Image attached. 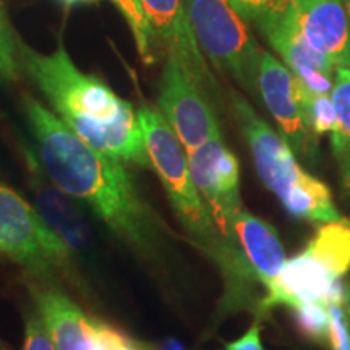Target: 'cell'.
Here are the masks:
<instances>
[{"label":"cell","mask_w":350,"mask_h":350,"mask_svg":"<svg viewBox=\"0 0 350 350\" xmlns=\"http://www.w3.org/2000/svg\"><path fill=\"white\" fill-rule=\"evenodd\" d=\"M345 310H347L349 313V321H350V284L347 286V299H345Z\"/></svg>","instance_id":"cell-28"},{"label":"cell","mask_w":350,"mask_h":350,"mask_svg":"<svg viewBox=\"0 0 350 350\" xmlns=\"http://www.w3.org/2000/svg\"><path fill=\"white\" fill-rule=\"evenodd\" d=\"M329 347L331 350H350V321L344 305L329 304Z\"/></svg>","instance_id":"cell-25"},{"label":"cell","mask_w":350,"mask_h":350,"mask_svg":"<svg viewBox=\"0 0 350 350\" xmlns=\"http://www.w3.org/2000/svg\"><path fill=\"white\" fill-rule=\"evenodd\" d=\"M33 295L57 350H91L94 319L77 301L52 286L34 287Z\"/></svg>","instance_id":"cell-15"},{"label":"cell","mask_w":350,"mask_h":350,"mask_svg":"<svg viewBox=\"0 0 350 350\" xmlns=\"http://www.w3.org/2000/svg\"><path fill=\"white\" fill-rule=\"evenodd\" d=\"M297 329L305 339L319 345H329V308L323 301H304L292 306Z\"/></svg>","instance_id":"cell-20"},{"label":"cell","mask_w":350,"mask_h":350,"mask_svg":"<svg viewBox=\"0 0 350 350\" xmlns=\"http://www.w3.org/2000/svg\"><path fill=\"white\" fill-rule=\"evenodd\" d=\"M304 112L308 130L314 137L332 133L338 124V113H336L331 94L306 93L304 99Z\"/></svg>","instance_id":"cell-22"},{"label":"cell","mask_w":350,"mask_h":350,"mask_svg":"<svg viewBox=\"0 0 350 350\" xmlns=\"http://www.w3.org/2000/svg\"><path fill=\"white\" fill-rule=\"evenodd\" d=\"M342 3H344L345 13H347V16H349V21H350V0H342Z\"/></svg>","instance_id":"cell-30"},{"label":"cell","mask_w":350,"mask_h":350,"mask_svg":"<svg viewBox=\"0 0 350 350\" xmlns=\"http://www.w3.org/2000/svg\"><path fill=\"white\" fill-rule=\"evenodd\" d=\"M151 169L154 170L170 208L193 243L217 265L224 279L222 312H235L253 295V282L260 281L240 243L227 240L195 185L187 151L157 107L143 104L137 109Z\"/></svg>","instance_id":"cell-3"},{"label":"cell","mask_w":350,"mask_h":350,"mask_svg":"<svg viewBox=\"0 0 350 350\" xmlns=\"http://www.w3.org/2000/svg\"><path fill=\"white\" fill-rule=\"evenodd\" d=\"M64 3H70V5H75V3H81V2H91V0H62Z\"/></svg>","instance_id":"cell-29"},{"label":"cell","mask_w":350,"mask_h":350,"mask_svg":"<svg viewBox=\"0 0 350 350\" xmlns=\"http://www.w3.org/2000/svg\"><path fill=\"white\" fill-rule=\"evenodd\" d=\"M258 91L292 151L306 163L317 164L318 143L308 130L304 112L308 91L281 60L265 51H261L258 68Z\"/></svg>","instance_id":"cell-8"},{"label":"cell","mask_w":350,"mask_h":350,"mask_svg":"<svg viewBox=\"0 0 350 350\" xmlns=\"http://www.w3.org/2000/svg\"><path fill=\"white\" fill-rule=\"evenodd\" d=\"M21 72L46 98L51 111L96 151L125 164L151 169L138 113L103 78L80 70L62 41L42 54L18 39Z\"/></svg>","instance_id":"cell-2"},{"label":"cell","mask_w":350,"mask_h":350,"mask_svg":"<svg viewBox=\"0 0 350 350\" xmlns=\"http://www.w3.org/2000/svg\"><path fill=\"white\" fill-rule=\"evenodd\" d=\"M20 73L18 38L8 20L5 3L0 0V86L16 81Z\"/></svg>","instance_id":"cell-21"},{"label":"cell","mask_w":350,"mask_h":350,"mask_svg":"<svg viewBox=\"0 0 350 350\" xmlns=\"http://www.w3.org/2000/svg\"><path fill=\"white\" fill-rule=\"evenodd\" d=\"M144 12L150 20L156 42L163 44L165 51L180 57L206 93L217 96L219 86L208 67L206 57L201 52L198 42L188 21L183 0H142Z\"/></svg>","instance_id":"cell-13"},{"label":"cell","mask_w":350,"mask_h":350,"mask_svg":"<svg viewBox=\"0 0 350 350\" xmlns=\"http://www.w3.org/2000/svg\"><path fill=\"white\" fill-rule=\"evenodd\" d=\"M230 100L235 120L250 148L258 175L281 200L284 209L291 216L317 224H349L347 219L336 208L329 188L300 167L295 152L282 135L271 129L243 96L232 91Z\"/></svg>","instance_id":"cell-4"},{"label":"cell","mask_w":350,"mask_h":350,"mask_svg":"<svg viewBox=\"0 0 350 350\" xmlns=\"http://www.w3.org/2000/svg\"><path fill=\"white\" fill-rule=\"evenodd\" d=\"M336 281L339 279L305 248L299 256L286 261L281 273L266 284V297L260 306L261 310H269L275 305L292 308L304 301H323L329 305L331 288Z\"/></svg>","instance_id":"cell-14"},{"label":"cell","mask_w":350,"mask_h":350,"mask_svg":"<svg viewBox=\"0 0 350 350\" xmlns=\"http://www.w3.org/2000/svg\"><path fill=\"white\" fill-rule=\"evenodd\" d=\"M0 350H3V347H2V344H0Z\"/></svg>","instance_id":"cell-31"},{"label":"cell","mask_w":350,"mask_h":350,"mask_svg":"<svg viewBox=\"0 0 350 350\" xmlns=\"http://www.w3.org/2000/svg\"><path fill=\"white\" fill-rule=\"evenodd\" d=\"M227 2L245 21H252L256 25L266 16L286 10L291 0H227Z\"/></svg>","instance_id":"cell-24"},{"label":"cell","mask_w":350,"mask_h":350,"mask_svg":"<svg viewBox=\"0 0 350 350\" xmlns=\"http://www.w3.org/2000/svg\"><path fill=\"white\" fill-rule=\"evenodd\" d=\"M230 227L260 282L266 286L286 265V253L278 232L243 208L234 214Z\"/></svg>","instance_id":"cell-16"},{"label":"cell","mask_w":350,"mask_h":350,"mask_svg":"<svg viewBox=\"0 0 350 350\" xmlns=\"http://www.w3.org/2000/svg\"><path fill=\"white\" fill-rule=\"evenodd\" d=\"M111 2L117 7V10L125 18L126 25L130 26V31L133 34L135 44H137L142 59L148 65L154 62V44L157 42L142 0H111Z\"/></svg>","instance_id":"cell-19"},{"label":"cell","mask_w":350,"mask_h":350,"mask_svg":"<svg viewBox=\"0 0 350 350\" xmlns=\"http://www.w3.org/2000/svg\"><path fill=\"white\" fill-rule=\"evenodd\" d=\"M187 157L195 185L211 209L217 229L229 242L239 243L230 227L234 214L243 208L237 157L227 148L222 135L187 152Z\"/></svg>","instance_id":"cell-9"},{"label":"cell","mask_w":350,"mask_h":350,"mask_svg":"<svg viewBox=\"0 0 350 350\" xmlns=\"http://www.w3.org/2000/svg\"><path fill=\"white\" fill-rule=\"evenodd\" d=\"M331 98L338 113V124L331 133L332 152L342 193L350 201V68H336Z\"/></svg>","instance_id":"cell-17"},{"label":"cell","mask_w":350,"mask_h":350,"mask_svg":"<svg viewBox=\"0 0 350 350\" xmlns=\"http://www.w3.org/2000/svg\"><path fill=\"white\" fill-rule=\"evenodd\" d=\"M258 28L271 47L281 55L286 67L313 94H331L334 65L310 46L292 18L291 8L258 21Z\"/></svg>","instance_id":"cell-11"},{"label":"cell","mask_w":350,"mask_h":350,"mask_svg":"<svg viewBox=\"0 0 350 350\" xmlns=\"http://www.w3.org/2000/svg\"><path fill=\"white\" fill-rule=\"evenodd\" d=\"M91 350H144L137 340L107 323L94 319V339Z\"/></svg>","instance_id":"cell-23"},{"label":"cell","mask_w":350,"mask_h":350,"mask_svg":"<svg viewBox=\"0 0 350 350\" xmlns=\"http://www.w3.org/2000/svg\"><path fill=\"white\" fill-rule=\"evenodd\" d=\"M21 350H57L39 312L29 314L26 319L25 342Z\"/></svg>","instance_id":"cell-26"},{"label":"cell","mask_w":350,"mask_h":350,"mask_svg":"<svg viewBox=\"0 0 350 350\" xmlns=\"http://www.w3.org/2000/svg\"><path fill=\"white\" fill-rule=\"evenodd\" d=\"M23 151L29 170V187L39 214L57 237L67 245L75 261L80 258L90 260L96 252V234L90 211L51 182L33 148L26 146Z\"/></svg>","instance_id":"cell-10"},{"label":"cell","mask_w":350,"mask_h":350,"mask_svg":"<svg viewBox=\"0 0 350 350\" xmlns=\"http://www.w3.org/2000/svg\"><path fill=\"white\" fill-rule=\"evenodd\" d=\"M23 111L33 150L51 182L130 250L154 260L165 242V227L139 195L126 164L93 150L41 100L26 96Z\"/></svg>","instance_id":"cell-1"},{"label":"cell","mask_w":350,"mask_h":350,"mask_svg":"<svg viewBox=\"0 0 350 350\" xmlns=\"http://www.w3.org/2000/svg\"><path fill=\"white\" fill-rule=\"evenodd\" d=\"M0 253L41 282L72 275L75 258L23 196L0 183Z\"/></svg>","instance_id":"cell-5"},{"label":"cell","mask_w":350,"mask_h":350,"mask_svg":"<svg viewBox=\"0 0 350 350\" xmlns=\"http://www.w3.org/2000/svg\"><path fill=\"white\" fill-rule=\"evenodd\" d=\"M226 350H265L261 344L260 323H253L250 329L245 332L242 338L227 344Z\"/></svg>","instance_id":"cell-27"},{"label":"cell","mask_w":350,"mask_h":350,"mask_svg":"<svg viewBox=\"0 0 350 350\" xmlns=\"http://www.w3.org/2000/svg\"><path fill=\"white\" fill-rule=\"evenodd\" d=\"M306 250L321 261L336 279H340L350 271V224H323L306 245Z\"/></svg>","instance_id":"cell-18"},{"label":"cell","mask_w":350,"mask_h":350,"mask_svg":"<svg viewBox=\"0 0 350 350\" xmlns=\"http://www.w3.org/2000/svg\"><path fill=\"white\" fill-rule=\"evenodd\" d=\"M157 111L163 113L187 152L221 135L206 90L191 75L180 57L167 52L161 72Z\"/></svg>","instance_id":"cell-7"},{"label":"cell","mask_w":350,"mask_h":350,"mask_svg":"<svg viewBox=\"0 0 350 350\" xmlns=\"http://www.w3.org/2000/svg\"><path fill=\"white\" fill-rule=\"evenodd\" d=\"M292 18L334 68H350V21L342 0H291Z\"/></svg>","instance_id":"cell-12"},{"label":"cell","mask_w":350,"mask_h":350,"mask_svg":"<svg viewBox=\"0 0 350 350\" xmlns=\"http://www.w3.org/2000/svg\"><path fill=\"white\" fill-rule=\"evenodd\" d=\"M201 52L217 72L230 77L243 90H258L261 49L247 21L227 0H183Z\"/></svg>","instance_id":"cell-6"}]
</instances>
